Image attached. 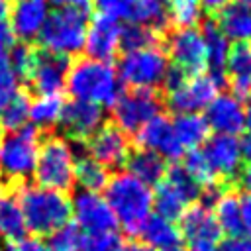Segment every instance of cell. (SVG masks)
<instances>
[{
	"label": "cell",
	"mask_w": 251,
	"mask_h": 251,
	"mask_svg": "<svg viewBox=\"0 0 251 251\" xmlns=\"http://www.w3.org/2000/svg\"><path fill=\"white\" fill-rule=\"evenodd\" d=\"M65 86L73 98L108 108L124 90V84L118 80L116 69L110 63L94 61L90 57H75L69 61Z\"/></svg>",
	"instance_id": "cell-1"
},
{
	"label": "cell",
	"mask_w": 251,
	"mask_h": 251,
	"mask_svg": "<svg viewBox=\"0 0 251 251\" xmlns=\"http://www.w3.org/2000/svg\"><path fill=\"white\" fill-rule=\"evenodd\" d=\"M106 202L114 212L116 220L124 226L126 233L135 237L137 229L149 216L153 206V192L147 184L135 178L129 173L118 171L110 175V180L104 188Z\"/></svg>",
	"instance_id": "cell-2"
},
{
	"label": "cell",
	"mask_w": 251,
	"mask_h": 251,
	"mask_svg": "<svg viewBox=\"0 0 251 251\" xmlns=\"http://www.w3.org/2000/svg\"><path fill=\"white\" fill-rule=\"evenodd\" d=\"M18 202L22 208L25 229L35 235H51L69 224L73 206L69 194L49 190L43 186L24 184L18 190Z\"/></svg>",
	"instance_id": "cell-3"
},
{
	"label": "cell",
	"mask_w": 251,
	"mask_h": 251,
	"mask_svg": "<svg viewBox=\"0 0 251 251\" xmlns=\"http://www.w3.org/2000/svg\"><path fill=\"white\" fill-rule=\"evenodd\" d=\"M33 176L39 186L63 194H71L75 186L71 145L55 129H39Z\"/></svg>",
	"instance_id": "cell-4"
},
{
	"label": "cell",
	"mask_w": 251,
	"mask_h": 251,
	"mask_svg": "<svg viewBox=\"0 0 251 251\" xmlns=\"http://www.w3.org/2000/svg\"><path fill=\"white\" fill-rule=\"evenodd\" d=\"M39 129L31 124L14 131H4L0 143V182L12 190H20L27 184L35 167Z\"/></svg>",
	"instance_id": "cell-5"
},
{
	"label": "cell",
	"mask_w": 251,
	"mask_h": 251,
	"mask_svg": "<svg viewBox=\"0 0 251 251\" xmlns=\"http://www.w3.org/2000/svg\"><path fill=\"white\" fill-rule=\"evenodd\" d=\"M90 22V14L78 8H55L47 14V20L39 31V41L47 51L59 55H76L84 47L86 27Z\"/></svg>",
	"instance_id": "cell-6"
},
{
	"label": "cell",
	"mask_w": 251,
	"mask_h": 251,
	"mask_svg": "<svg viewBox=\"0 0 251 251\" xmlns=\"http://www.w3.org/2000/svg\"><path fill=\"white\" fill-rule=\"evenodd\" d=\"M165 110V96L161 88H126L110 106L112 122L133 139L137 131Z\"/></svg>",
	"instance_id": "cell-7"
},
{
	"label": "cell",
	"mask_w": 251,
	"mask_h": 251,
	"mask_svg": "<svg viewBox=\"0 0 251 251\" xmlns=\"http://www.w3.org/2000/svg\"><path fill=\"white\" fill-rule=\"evenodd\" d=\"M116 59V75H120L126 88H159L169 65V59L161 47L120 53Z\"/></svg>",
	"instance_id": "cell-8"
},
{
	"label": "cell",
	"mask_w": 251,
	"mask_h": 251,
	"mask_svg": "<svg viewBox=\"0 0 251 251\" xmlns=\"http://www.w3.org/2000/svg\"><path fill=\"white\" fill-rule=\"evenodd\" d=\"M163 51L167 59L188 76L204 75L206 45L198 27H169L163 33Z\"/></svg>",
	"instance_id": "cell-9"
},
{
	"label": "cell",
	"mask_w": 251,
	"mask_h": 251,
	"mask_svg": "<svg viewBox=\"0 0 251 251\" xmlns=\"http://www.w3.org/2000/svg\"><path fill=\"white\" fill-rule=\"evenodd\" d=\"M69 57L53 53L37 45L33 73L25 86H22L31 98L37 96H63L67 71H69Z\"/></svg>",
	"instance_id": "cell-10"
},
{
	"label": "cell",
	"mask_w": 251,
	"mask_h": 251,
	"mask_svg": "<svg viewBox=\"0 0 251 251\" xmlns=\"http://www.w3.org/2000/svg\"><path fill=\"white\" fill-rule=\"evenodd\" d=\"M86 153L100 163L106 171H122L131 149V139L112 122H102V126L94 131V135L84 143Z\"/></svg>",
	"instance_id": "cell-11"
},
{
	"label": "cell",
	"mask_w": 251,
	"mask_h": 251,
	"mask_svg": "<svg viewBox=\"0 0 251 251\" xmlns=\"http://www.w3.org/2000/svg\"><path fill=\"white\" fill-rule=\"evenodd\" d=\"M102 120H104L102 106L73 98L63 104L57 126L63 129L65 137L71 143H86L94 135V131L102 126Z\"/></svg>",
	"instance_id": "cell-12"
},
{
	"label": "cell",
	"mask_w": 251,
	"mask_h": 251,
	"mask_svg": "<svg viewBox=\"0 0 251 251\" xmlns=\"http://www.w3.org/2000/svg\"><path fill=\"white\" fill-rule=\"evenodd\" d=\"M71 206H73V214L78 229L84 231L86 235H104V233L116 231L118 220L102 196L80 190L73 198Z\"/></svg>",
	"instance_id": "cell-13"
},
{
	"label": "cell",
	"mask_w": 251,
	"mask_h": 251,
	"mask_svg": "<svg viewBox=\"0 0 251 251\" xmlns=\"http://www.w3.org/2000/svg\"><path fill=\"white\" fill-rule=\"evenodd\" d=\"M202 151L208 157L218 180L235 188V178H237V173L243 165L241 163L243 159H241L239 141L233 135L216 133V135L206 139Z\"/></svg>",
	"instance_id": "cell-14"
},
{
	"label": "cell",
	"mask_w": 251,
	"mask_h": 251,
	"mask_svg": "<svg viewBox=\"0 0 251 251\" xmlns=\"http://www.w3.org/2000/svg\"><path fill=\"white\" fill-rule=\"evenodd\" d=\"M131 143L161 155L167 163L169 161L176 163L184 155V149L180 147V143H178V139L175 135L173 122L167 116H163V114L153 118V120H149L137 131V135L131 139Z\"/></svg>",
	"instance_id": "cell-15"
},
{
	"label": "cell",
	"mask_w": 251,
	"mask_h": 251,
	"mask_svg": "<svg viewBox=\"0 0 251 251\" xmlns=\"http://www.w3.org/2000/svg\"><path fill=\"white\" fill-rule=\"evenodd\" d=\"M120 29L122 25L116 18L104 14H96L94 18H90L84 39L86 57L102 63L114 61L120 49Z\"/></svg>",
	"instance_id": "cell-16"
},
{
	"label": "cell",
	"mask_w": 251,
	"mask_h": 251,
	"mask_svg": "<svg viewBox=\"0 0 251 251\" xmlns=\"http://www.w3.org/2000/svg\"><path fill=\"white\" fill-rule=\"evenodd\" d=\"M216 84L208 75L190 76L182 86L176 90L163 94L165 108L175 114H198L216 98Z\"/></svg>",
	"instance_id": "cell-17"
},
{
	"label": "cell",
	"mask_w": 251,
	"mask_h": 251,
	"mask_svg": "<svg viewBox=\"0 0 251 251\" xmlns=\"http://www.w3.org/2000/svg\"><path fill=\"white\" fill-rule=\"evenodd\" d=\"M178 220L180 239H186L190 245H216L222 237V229L214 218V212L198 202L188 206Z\"/></svg>",
	"instance_id": "cell-18"
},
{
	"label": "cell",
	"mask_w": 251,
	"mask_h": 251,
	"mask_svg": "<svg viewBox=\"0 0 251 251\" xmlns=\"http://www.w3.org/2000/svg\"><path fill=\"white\" fill-rule=\"evenodd\" d=\"M204 120L208 122L210 129L224 133V135H237L243 131L245 122H243V106L237 96L231 92L216 96L208 106H206V116Z\"/></svg>",
	"instance_id": "cell-19"
},
{
	"label": "cell",
	"mask_w": 251,
	"mask_h": 251,
	"mask_svg": "<svg viewBox=\"0 0 251 251\" xmlns=\"http://www.w3.org/2000/svg\"><path fill=\"white\" fill-rule=\"evenodd\" d=\"M47 0H12L10 2V25L14 35L29 43L39 35L47 20Z\"/></svg>",
	"instance_id": "cell-20"
},
{
	"label": "cell",
	"mask_w": 251,
	"mask_h": 251,
	"mask_svg": "<svg viewBox=\"0 0 251 251\" xmlns=\"http://www.w3.org/2000/svg\"><path fill=\"white\" fill-rule=\"evenodd\" d=\"M226 86L237 98L251 94V41H235L227 49Z\"/></svg>",
	"instance_id": "cell-21"
},
{
	"label": "cell",
	"mask_w": 251,
	"mask_h": 251,
	"mask_svg": "<svg viewBox=\"0 0 251 251\" xmlns=\"http://www.w3.org/2000/svg\"><path fill=\"white\" fill-rule=\"evenodd\" d=\"M202 37L206 45V69L208 76L216 88H226V57H227V37L222 33L218 24L210 18L202 22Z\"/></svg>",
	"instance_id": "cell-22"
},
{
	"label": "cell",
	"mask_w": 251,
	"mask_h": 251,
	"mask_svg": "<svg viewBox=\"0 0 251 251\" xmlns=\"http://www.w3.org/2000/svg\"><path fill=\"white\" fill-rule=\"evenodd\" d=\"M124 167L127 169L126 173L133 175L143 184L157 186L165 178L167 169H169V163L161 155H157V153H153L149 149H143V147H137V145L131 143V149L127 153V159H126Z\"/></svg>",
	"instance_id": "cell-23"
},
{
	"label": "cell",
	"mask_w": 251,
	"mask_h": 251,
	"mask_svg": "<svg viewBox=\"0 0 251 251\" xmlns=\"http://www.w3.org/2000/svg\"><path fill=\"white\" fill-rule=\"evenodd\" d=\"M73 151V171L75 180L86 192H102L110 180V171H106L100 163H96L84 149V143H69Z\"/></svg>",
	"instance_id": "cell-24"
},
{
	"label": "cell",
	"mask_w": 251,
	"mask_h": 251,
	"mask_svg": "<svg viewBox=\"0 0 251 251\" xmlns=\"http://www.w3.org/2000/svg\"><path fill=\"white\" fill-rule=\"evenodd\" d=\"M25 224L18 202V190L8 188L0 182V237L2 241L14 243L25 237Z\"/></svg>",
	"instance_id": "cell-25"
},
{
	"label": "cell",
	"mask_w": 251,
	"mask_h": 251,
	"mask_svg": "<svg viewBox=\"0 0 251 251\" xmlns=\"http://www.w3.org/2000/svg\"><path fill=\"white\" fill-rule=\"evenodd\" d=\"M137 241H141L143 245L147 247H155V249H167V247H173V245H178L180 243V233H178V227L161 218L159 214H149L145 218V222L141 224V227L137 229L135 233Z\"/></svg>",
	"instance_id": "cell-26"
},
{
	"label": "cell",
	"mask_w": 251,
	"mask_h": 251,
	"mask_svg": "<svg viewBox=\"0 0 251 251\" xmlns=\"http://www.w3.org/2000/svg\"><path fill=\"white\" fill-rule=\"evenodd\" d=\"M214 22L226 37L235 41H251V6L231 2L214 18Z\"/></svg>",
	"instance_id": "cell-27"
},
{
	"label": "cell",
	"mask_w": 251,
	"mask_h": 251,
	"mask_svg": "<svg viewBox=\"0 0 251 251\" xmlns=\"http://www.w3.org/2000/svg\"><path fill=\"white\" fill-rule=\"evenodd\" d=\"M175 135L182 149H198L210 137V126L202 114H176L173 120Z\"/></svg>",
	"instance_id": "cell-28"
},
{
	"label": "cell",
	"mask_w": 251,
	"mask_h": 251,
	"mask_svg": "<svg viewBox=\"0 0 251 251\" xmlns=\"http://www.w3.org/2000/svg\"><path fill=\"white\" fill-rule=\"evenodd\" d=\"M214 218L220 226L222 231L227 233V237L241 235L243 233V220H241V200H239V190L229 188L224 192V196L216 202L212 208Z\"/></svg>",
	"instance_id": "cell-29"
},
{
	"label": "cell",
	"mask_w": 251,
	"mask_h": 251,
	"mask_svg": "<svg viewBox=\"0 0 251 251\" xmlns=\"http://www.w3.org/2000/svg\"><path fill=\"white\" fill-rule=\"evenodd\" d=\"M153 206L157 210V214L169 222H175L182 216V212L190 206V202L186 200V196L175 186L171 184L167 178H163L153 192Z\"/></svg>",
	"instance_id": "cell-30"
},
{
	"label": "cell",
	"mask_w": 251,
	"mask_h": 251,
	"mask_svg": "<svg viewBox=\"0 0 251 251\" xmlns=\"http://www.w3.org/2000/svg\"><path fill=\"white\" fill-rule=\"evenodd\" d=\"M163 33L165 31H157L149 25L129 22L120 29V51L127 53V51H137V49H147V47H161Z\"/></svg>",
	"instance_id": "cell-31"
},
{
	"label": "cell",
	"mask_w": 251,
	"mask_h": 251,
	"mask_svg": "<svg viewBox=\"0 0 251 251\" xmlns=\"http://www.w3.org/2000/svg\"><path fill=\"white\" fill-rule=\"evenodd\" d=\"M63 96H37L29 104V120L37 129H55L63 110Z\"/></svg>",
	"instance_id": "cell-32"
},
{
	"label": "cell",
	"mask_w": 251,
	"mask_h": 251,
	"mask_svg": "<svg viewBox=\"0 0 251 251\" xmlns=\"http://www.w3.org/2000/svg\"><path fill=\"white\" fill-rule=\"evenodd\" d=\"M29 104L31 96L20 86L16 94L0 108V126L4 127V131H14L25 126V122L29 120Z\"/></svg>",
	"instance_id": "cell-33"
},
{
	"label": "cell",
	"mask_w": 251,
	"mask_h": 251,
	"mask_svg": "<svg viewBox=\"0 0 251 251\" xmlns=\"http://www.w3.org/2000/svg\"><path fill=\"white\" fill-rule=\"evenodd\" d=\"M182 169L190 175V178L200 186H208V184H214V182H220L208 157L204 155L202 149H190L186 155H184V161H182Z\"/></svg>",
	"instance_id": "cell-34"
},
{
	"label": "cell",
	"mask_w": 251,
	"mask_h": 251,
	"mask_svg": "<svg viewBox=\"0 0 251 251\" xmlns=\"http://www.w3.org/2000/svg\"><path fill=\"white\" fill-rule=\"evenodd\" d=\"M171 27H196L200 24V0H167Z\"/></svg>",
	"instance_id": "cell-35"
},
{
	"label": "cell",
	"mask_w": 251,
	"mask_h": 251,
	"mask_svg": "<svg viewBox=\"0 0 251 251\" xmlns=\"http://www.w3.org/2000/svg\"><path fill=\"white\" fill-rule=\"evenodd\" d=\"M82 237L84 235L76 224H65L61 229L51 233L49 247H51V251H78Z\"/></svg>",
	"instance_id": "cell-36"
},
{
	"label": "cell",
	"mask_w": 251,
	"mask_h": 251,
	"mask_svg": "<svg viewBox=\"0 0 251 251\" xmlns=\"http://www.w3.org/2000/svg\"><path fill=\"white\" fill-rule=\"evenodd\" d=\"M124 241L122 237L114 233H104V235H86L82 237V243L78 251H122Z\"/></svg>",
	"instance_id": "cell-37"
},
{
	"label": "cell",
	"mask_w": 251,
	"mask_h": 251,
	"mask_svg": "<svg viewBox=\"0 0 251 251\" xmlns=\"http://www.w3.org/2000/svg\"><path fill=\"white\" fill-rule=\"evenodd\" d=\"M18 78L10 67V59L6 51H0V108L16 94Z\"/></svg>",
	"instance_id": "cell-38"
},
{
	"label": "cell",
	"mask_w": 251,
	"mask_h": 251,
	"mask_svg": "<svg viewBox=\"0 0 251 251\" xmlns=\"http://www.w3.org/2000/svg\"><path fill=\"white\" fill-rule=\"evenodd\" d=\"M135 0H92V10L110 18H126L129 20Z\"/></svg>",
	"instance_id": "cell-39"
},
{
	"label": "cell",
	"mask_w": 251,
	"mask_h": 251,
	"mask_svg": "<svg viewBox=\"0 0 251 251\" xmlns=\"http://www.w3.org/2000/svg\"><path fill=\"white\" fill-rule=\"evenodd\" d=\"M10 2L12 0H0V51H8L16 43V35L10 25Z\"/></svg>",
	"instance_id": "cell-40"
},
{
	"label": "cell",
	"mask_w": 251,
	"mask_h": 251,
	"mask_svg": "<svg viewBox=\"0 0 251 251\" xmlns=\"http://www.w3.org/2000/svg\"><path fill=\"white\" fill-rule=\"evenodd\" d=\"M218 251H251V237L243 235H233L222 241Z\"/></svg>",
	"instance_id": "cell-41"
},
{
	"label": "cell",
	"mask_w": 251,
	"mask_h": 251,
	"mask_svg": "<svg viewBox=\"0 0 251 251\" xmlns=\"http://www.w3.org/2000/svg\"><path fill=\"white\" fill-rule=\"evenodd\" d=\"M16 251H51V247L39 237H24L22 241H18Z\"/></svg>",
	"instance_id": "cell-42"
},
{
	"label": "cell",
	"mask_w": 251,
	"mask_h": 251,
	"mask_svg": "<svg viewBox=\"0 0 251 251\" xmlns=\"http://www.w3.org/2000/svg\"><path fill=\"white\" fill-rule=\"evenodd\" d=\"M227 4H229V0H200V8L204 10L206 18H210V20H214Z\"/></svg>",
	"instance_id": "cell-43"
},
{
	"label": "cell",
	"mask_w": 251,
	"mask_h": 251,
	"mask_svg": "<svg viewBox=\"0 0 251 251\" xmlns=\"http://www.w3.org/2000/svg\"><path fill=\"white\" fill-rule=\"evenodd\" d=\"M241 220H243V231L251 237V192H245L241 198Z\"/></svg>",
	"instance_id": "cell-44"
},
{
	"label": "cell",
	"mask_w": 251,
	"mask_h": 251,
	"mask_svg": "<svg viewBox=\"0 0 251 251\" xmlns=\"http://www.w3.org/2000/svg\"><path fill=\"white\" fill-rule=\"evenodd\" d=\"M57 8H78L84 12H92V0H51Z\"/></svg>",
	"instance_id": "cell-45"
},
{
	"label": "cell",
	"mask_w": 251,
	"mask_h": 251,
	"mask_svg": "<svg viewBox=\"0 0 251 251\" xmlns=\"http://www.w3.org/2000/svg\"><path fill=\"white\" fill-rule=\"evenodd\" d=\"M239 149H241V159L251 165V133L243 135V139L239 141Z\"/></svg>",
	"instance_id": "cell-46"
},
{
	"label": "cell",
	"mask_w": 251,
	"mask_h": 251,
	"mask_svg": "<svg viewBox=\"0 0 251 251\" xmlns=\"http://www.w3.org/2000/svg\"><path fill=\"white\" fill-rule=\"evenodd\" d=\"M243 122H245V127H247L249 133H251V94L245 96V104H243Z\"/></svg>",
	"instance_id": "cell-47"
},
{
	"label": "cell",
	"mask_w": 251,
	"mask_h": 251,
	"mask_svg": "<svg viewBox=\"0 0 251 251\" xmlns=\"http://www.w3.org/2000/svg\"><path fill=\"white\" fill-rule=\"evenodd\" d=\"M122 251H151V247H147V245H143L141 241L133 239V241H129V243H124V249H122Z\"/></svg>",
	"instance_id": "cell-48"
},
{
	"label": "cell",
	"mask_w": 251,
	"mask_h": 251,
	"mask_svg": "<svg viewBox=\"0 0 251 251\" xmlns=\"http://www.w3.org/2000/svg\"><path fill=\"white\" fill-rule=\"evenodd\" d=\"M192 251H218L214 245H192Z\"/></svg>",
	"instance_id": "cell-49"
},
{
	"label": "cell",
	"mask_w": 251,
	"mask_h": 251,
	"mask_svg": "<svg viewBox=\"0 0 251 251\" xmlns=\"http://www.w3.org/2000/svg\"><path fill=\"white\" fill-rule=\"evenodd\" d=\"M0 251H16V247L8 241H0Z\"/></svg>",
	"instance_id": "cell-50"
},
{
	"label": "cell",
	"mask_w": 251,
	"mask_h": 251,
	"mask_svg": "<svg viewBox=\"0 0 251 251\" xmlns=\"http://www.w3.org/2000/svg\"><path fill=\"white\" fill-rule=\"evenodd\" d=\"M161 251H186V249L178 243V245H173V247H167V249H161Z\"/></svg>",
	"instance_id": "cell-51"
},
{
	"label": "cell",
	"mask_w": 251,
	"mask_h": 251,
	"mask_svg": "<svg viewBox=\"0 0 251 251\" xmlns=\"http://www.w3.org/2000/svg\"><path fill=\"white\" fill-rule=\"evenodd\" d=\"M2 137H4V127L0 126V143H2Z\"/></svg>",
	"instance_id": "cell-52"
},
{
	"label": "cell",
	"mask_w": 251,
	"mask_h": 251,
	"mask_svg": "<svg viewBox=\"0 0 251 251\" xmlns=\"http://www.w3.org/2000/svg\"><path fill=\"white\" fill-rule=\"evenodd\" d=\"M237 2H241V4H247V6H251V0H237Z\"/></svg>",
	"instance_id": "cell-53"
},
{
	"label": "cell",
	"mask_w": 251,
	"mask_h": 251,
	"mask_svg": "<svg viewBox=\"0 0 251 251\" xmlns=\"http://www.w3.org/2000/svg\"><path fill=\"white\" fill-rule=\"evenodd\" d=\"M0 180H2V178H0Z\"/></svg>",
	"instance_id": "cell-54"
}]
</instances>
